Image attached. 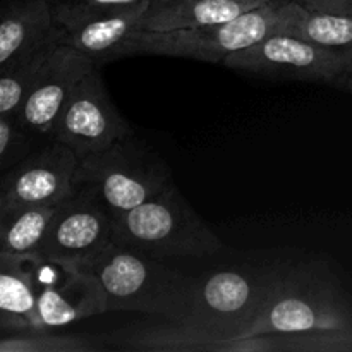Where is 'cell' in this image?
I'll use <instances>...</instances> for the list:
<instances>
[{
  "mask_svg": "<svg viewBox=\"0 0 352 352\" xmlns=\"http://www.w3.org/2000/svg\"><path fill=\"white\" fill-rule=\"evenodd\" d=\"M31 265L40 330L60 329L107 313L102 287L85 268L41 254L31 256Z\"/></svg>",
  "mask_w": 352,
  "mask_h": 352,
  "instance_id": "obj_10",
  "label": "cell"
},
{
  "mask_svg": "<svg viewBox=\"0 0 352 352\" xmlns=\"http://www.w3.org/2000/svg\"><path fill=\"white\" fill-rule=\"evenodd\" d=\"M0 308L26 316L34 330H40L31 256L0 253Z\"/></svg>",
  "mask_w": 352,
  "mask_h": 352,
  "instance_id": "obj_19",
  "label": "cell"
},
{
  "mask_svg": "<svg viewBox=\"0 0 352 352\" xmlns=\"http://www.w3.org/2000/svg\"><path fill=\"white\" fill-rule=\"evenodd\" d=\"M81 2L96 3V6H136V3L150 2V0H81Z\"/></svg>",
  "mask_w": 352,
  "mask_h": 352,
  "instance_id": "obj_25",
  "label": "cell"
},
{
  "mask_svg": "<svg viewBox=\"0 0 352 352\" xmlns=\"http://www.w3.org/2000/svg\"><path fill=\"white\" fill-rule=\"evenodd\" d=\"M170 182L164 158L134 134L79 160L76 172V186L95 191L110 215L136 208Z\"/></svg>",
  "mask_w": 352,
  "mask_h": 352,
  "instance_id": "obj_5",
  "label": "cell"
},
{
  "mask_svg": "<svg viewBox=\"0 0 352 352\" xmlns=\"http://www.w3.org/2000/svg\"><path fill=\"white\" fill-rule=\"evenodd\" d=\"M112 351L133 352H287L285 333L220 337L181 322L165 325L127 327L107 336Z\"/></svg>",
  "mask_w": 352,
  "mask_h": 352,
  "instance_id": "obj_13",
  "label": "cell"
},
{
  "mask_svg": "<svg viewBox=\"0 0 352 352\" xmlns=\"http://www.w3.org/2000/svg\"><path fill=\"white\" fill-rule=\"evenodd\" d=\"M95 67L91 58L57 41L30 95L16 112L24 131L31 136L52 140L58 116L76 82Z\"/></svg>",
  "mask_w": 352,
  "mask_h": 352,
  "instance_id": "obj_14",
  "label": "cell"
},
{
  "mask_svg": "<svg viewBox=\"0 0 352 352\" xmlns=\"http://www.w3.org/2000/svg\"><path fill=\"white\" fill-rule=\"evenodd\" d=\"M112 347L96 337L50 333L48 330L7 332L0 337V352H107Z\"/></svg>",
  "mask_w": 352,
  "mask_h": 352,
  "instance_id": "obj_20",
  "label": "cell"
},
{
  "mask_svg": "<svg viewBox=\"0 0 352 352\" xmlns=\"http://www.w3.org/2000/svg\"><path fill=\"white\" fill-rule=\"evenodd\" d=\"M133 134V127L116 109L98 67H95L76 82L58 116L52 140L71 148L82 160Z\"/></svg>",
  "mask_w": 352,
  "mask_h": 352,
  "instance_id": "obj_9",
  "label": "cell"
},
{
  "mask_svg": "<svg viewBox=\"0 0 352 352\" xmlns=\"http://www.w3.org/2000/svg\"><path fill=\"white\" fill-rule=\"evenodd\" d=\"M277 34H296L352 58V16L308 10L289 0V10Z\"/></svg>",
  "mask_w": 352,
  "mask_h": 352,
  "instance_id": "obj_17",
  "label": "cell"
},
{
  "mask_svg": "<svg viewBox=\"0 0 352 352\" xmlns=\"http://www.w3.org/2000/svg\"><path fill=\"white\" fill-rule=\"evenodd\" d=\"M223 65L268 79L320 82L352 93V58L296 34H270L227 55Z\"/></svg>",
  "mask_w": 352,
  "mask_h": 352,
  "instance_id": "obj_7",
  "label": "cell"
},
{
  "mask_svg": "<svg viewBox=\"0 0 352 352\" xmlns=\"http://www.w3.org/2000/svg\"><path fill=\"white\" fill-rule=\"evenodd\" d=\"M113 243L112 215L86 186L57 205L41 243L40 254L52 260L85 263Z\"/></svg>",
  "mask_w": 352,
  "mask_h": 352,
  "instance_id": "obj_11",
  "label": "cell"
},
{
  "mask_svg": "<svg viewBox=\"0 0 352 352\" xmlns=\"http://www.w3.org/2000/svg\"><path fill=\"white\" fill-rule=\"evenodd\" d=\"M308 10L352 16V0H298Z\"/></svg>",
  "mask_w": 352,
  "mask_h": 352,
  "instance_id": "obj_23",
  "label": "cell"
},
{
  "mask_svg": "<svg viewBox=\"0 0 352 352\" xmlns=\"http://www.w3.org/2000/svg\"><path fill=\"white\" fill-rule=\"evenodd\" d=\"M148 3L96 6L81 0H52L55 38L91 58L98 67L119 58L122 45L141 30Z\"/></svg>",
  "mask_w": 352,
  "mask_h": 352,
  "instance_id": "obj_8",
  "label": "cell"
},
{
  "mask_svg": "<svg viewBox=\"0 0 352 352\" xmlns=\"http://www.w3.org/2000/svg\"><path fill=\"white\" fill-rule=\"evenodd\" d=\"M23 330H34L33 323L26 316L0 308V333L23 332Z\"/></svg>",
  "mask_w": 352,
  "mask_h": 352,
  "instance_id": "obj_24",
  "label": "cell"
},
{
  "mask_svg": "<svg viewBox=\"0 0 352 352\" xmlns=\"http://www.w3.org/2000/svg\"><path fill=\"white\" fill-rule=\"evenodd\" d=\"M55 208L57 206L0 210V253L9 256L40 254Z\"/></svg>",
  "mask_w": 352,
  "mask_h": 352,
  "instance_id": "obj_18",
  "label": "cell"
},
{
  "mask_svg": "<svg viewBox=\"0 0 352 352\" xmlns=\"http://www.w3.org/2000/svg\"><path fill=\"white\" fill-rule=\"evenodd\" d=\"M78 267L96 278L107 311H134L162 316L167 322L188 320L196 280L157 258L112 243L105 251Z\"/></svg>",
  "mask_w": 352,
  "mask_h": 352,
  "instance_id": "obj_2",
  "label": "cell"
},
{
  "mask_svg": "<svg viewBox=\"0 0 352 352\" xmlns=\"http://www.w3.org/2000/svg\"><path fill=\"white\" fill-rule=\"evenodd\" d=\"M268 0H150L141 19L143 31H174L226 23Z\"/></svg>",
  "mask_w": 352,
  "mask_h": 352,
  "instance_id": "obj_16",
  "label": "cell"
},
{
  "mask_svg": "<svg viewBox=\"0 0 352 352\" xmlns=\"http://www.w3.org/2000/svg\"><path fill=\"white\" fill-rule=\"evenodd\" d=\"M54 36L52 0H7L0 6V72Z\"/></svg>",
  "mask_w": 352,
  "mask_h": 352,
  "instance_id": "obj_15",
  "label": "cell"
},
{
  "mask_svg": "<svg viewBox=\"0 0 352 352\" xmlns=\"http://www.w3.org/2000/svg\"><path fill=\"white\" fill-rule=\"evenodd\" d=\"M349 332L352 299L325 260L282 261L267 299L239 337Z\"/></svg>",
  "mask_w": 352,
  "mask_h": 352,
  "instance_id": "obj_1",
  "label": "cell"
},
{
  "mask_svg": "<svg viewBox=\"0 0 352 352\" xmlns=\"http://www.w3.org/2000/svg\"><path fill=\"white\" fill-rule=\"evenodd\" d=\"M280 263L223 268L196 280L184 323L220 337H239L267 299Z\"/></svg>",
  "mask_w": 352,
  "mask_h": 352,
  "instance_id": "obj_6",
  "label": "cell"
},
{
  "mask_svg": "<svg viewBox=\"0 0 352 352\" xmlns=\"http://www.w3.org/2000/svg\"><path fill=\"white\" fill-rule=\"evenodd\" d=\"M30 138L17 120L16 113L0 116V170L10 168L14 164L24 158Z\"/></svg>",
  "mask_w": 352,
  "mask_h": 352,
  "instance_id": "obj_22",
  "label": "cell"
},
{
  "mask_svg": "<svg viewBox=\"0 0 352 352\" xmlns=\"http://www.w3.org/2000/svg\"><path fill=\"white\" fill-rule=\"evenodd\" d=\"M79 158L58 141L21 158L0 179V210L57 206L76 191Z\"/></svg>",
  "mask_w": 352,
  "mask_h": 352,
  "instance_id": "obj_12",
  "label": "cell"
},
{
  "mask_svg": "<svg viewBox=\"0 0 352 352\" xmlns=\"http://www.w3.org/2000/svg\"><path fill=\"white\" fill-rule=\"evenodd\" d=\"M243 2H248V0H243Z\"/></svg>",
  "mask_w": 352,
  "mask_h": 352,
  "instance_id": "obj_26",
  "label": "cell"
},
{
  "mask_svg": "<svg viewBox=\"0 0 352 352\" xmlns=\"http://www.w3.org/2000/svg\"><path fill=\"white\" fill-rule=\"evenodd\" d=\"M289 10V0H268L226 23L174 31H136L119 52L129 55H164L223 64L227 55L253 47L277 34Z\"/></svg>",
  "mask_w": 352,
  "mask_h": 352,
  "instance_id": "obj_4",
  "label": "cell"
},
{
  "mask_svg": "<svg viewBox=\"0 0 352 352\" xmlns=\"http://www.w3.org/2000/svg\"><path fill=\"white\" fill-rule=\"evenodd\" d=\"M113 243L146 256L205 258L223 248L174 182L129 212L112 215Z\"/></svg>",
  "mask_w": 352,
  "mask_h": 352,
  "instance_id": "obj_3",
  "label": "cell"
},
{
  "mask_svg": "<svg viewBox=\"0 0 352 352\" xmlns=\"http://www.w3.org/2000/svg\"><path fill=\"white\" fill-rule=\"evenodd\" d=\"M55 45L57 38L54 36L43 47L31 52L28 57L21 58L19 62L0 72V116L16 113L21 109L40 72L43 71Z\"/></svg>",
  "mask_w": 352,
  "mask_h": 352,
  "instance_id": "obj_21",
  "label": "cell"
}]
</instances>
